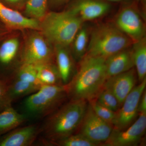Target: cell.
Masks as SVG:
<instances>
[{
	"instance_id": "obj_20",
	"label": "cell",
	"mask_w": 146,
	"mask_h": 146,
	"mask_svg": "<svg viewBox=\"0 0 146 146\" xmlns=\"http://www.w3.org/2000/svg\"><path fill=\"white\" fill-rule=\"evenodd\" d=\"M91 30L86 25H82L76 34L71 44L72 45L71 54L74 60L79 62L87 52L89 45Z\"/></svg>"
},
{
	"instance_id": "obj_32",
	"label": "cell",
	"mask_w": 146,
	"mask_h": 146,
	"mask_svg": "<svg viewBox=\"0 0 146 146\" xmlns=\"http://www.w3.org/2000/svg\"><path fill=\"white\" fill-rule=\"evenodd\" d=\"M141 1L143 2H145V1L146 0H141Z\"/></svg>"
},
{
	"instance_id": "obj_18",
	"label": "cell",
	"mask_w": 146,
	"mask_h": 146,
	"mask_svg": "<svg viewBox=\"0 0 146 146\" xmlns=\"http://www.w3.org/2000/svg\"><path fill=\"white\" fill-rule=\"evenodd\" d=\"M7 84L9 98L12 103L21 98L33 94L41 86L15 77H13Z\"/></svg>"
},
{
	"instance_id": "obj_31",
	"label": "cell",
	"mask_w": 146,
	"mask_h": 146,
	"mask_svg": "<svg viewBox=\"0 0 146 146\" xmlns=\"http://www.w3.org/2000/svg\"><path fill=\"white\" fill-rule=\"evenodd\" d=\"M106 1L115 2H122L123 1H125V0H104Z\"/></svg>"
},
{
	"instance_id": "obj_33",
	"label": "cell",
	"mask_w": 146,
	"mask_h": 146,
	"mask_svg": "<svg viewBox=\"0 0 146 146\" xmlns=\"http://www.w3.org/2000/svg\"><path fill=\"white\" fill-rule=\"evenodd\" d=\"M1 31H0V36H1Z\"/></svg>"
},
{
	"instance_id": "obj_12",
	"label": "cell",
	"mask_w": 146,
	"mask_h": 146,
	"mask_svg": "<svg viewBox=\"0 0 146 146\" xmlns=\"http://www.w3.org/2000/svg\"><path fill=\"white\" fill-rule=\"evenodd\" d=\"M110 9V5L104 0H76L69 10L84 23L105 16Z\"/></svg>"
},
{
	"instance_id": "obj_30",
	"label": "cell",
	"mask_w": 146,
	"mask_h": 146,
	"mask_svg": "<svg viewBox=\"0 0 146 146\" xmlns=\"http://www.w3.org/2000/svg\"><path fill=\"white\" fill-rule=\"evenodd\" d=\"M70 0H50L51 2L56 5H62L68 2Z\"/></svg>"
},
{
	"instance_id": "obj_24",
	"label": "cell",
	"mask_w": 146,
	"mask_h": 146,
	"mask_svg": "<svg viewBox=\"0 0 146 146\" xmlns=\"http://www.w3.org/2000/svg\"><path fill=\"white\" fill-rule=\"evenodd\" d=\"M13 77L26 80L39 86H42L37 78L36 65L32 64L23 63Z\"/></svg>"
},
{
	"instance_id": "obj_28",
	"label": "cell",
	"mask_w": 146,
	"mask_h": 146,
	"mask_svg": "<svg viewBox=\"0 0 146 146\" xmlns=\"http://www.w3.org/2000/svg\"><path fill=\"white\" fill-rule=\"evenodd\" d=\"M28 0H1V1L10 8L16 9L24 8Z\"/></svg>"
},
{
	"instance_id": "obj_21",
	"label": "cell",
	"mask_w": 146,
	"mask_h": 146,
	"mask_svg": "<svg viewBox=\"0 0 146 146\" xmlns=\"http://www.w3.org/2000/svg\"><path fill=\"white\" fill-rule=\"evenodd\" d=\"M38 80L42 85H63L56 65L53 63L36 65Z\"/></svg>"
},
{
	"instance_id": "obj_6",
	"label": "cell",
	"mask_w": 146,
	"mask_h": 146,
	"mask_svg": "<svg viewBox=\"0 0 146 146\" xmlns=\"http://www.w3.org/2000/svg\"><path fill=\"white\" fill-rule=\"evenodd\" d=\"M42 33L34 32L28 37L22 54L23 63L35 65L53 63L54 50Z\"/></svg>"
},
{
	"instance_id": "obj_11",
	"label": "cell",
	"mask_w": 146,
	"mask_h": 146,
	"mask_svg": "<svg viewBox=\"0 0 146 146\" xmlns=\"http://www.w3.org/2000/svg\"><path fill=\"white\" fill-rule=\"evenodd\" d=\"M42 126L35 124L18 127L0 137V146H31L42 132Z\"/></svg>"
},
{
	"instance_id": "obj_13",
	"label": "cell",
	"mask_w": 146,
	"mask_h": 146,
	"mask_svg": "<svg viewBox=\"0 0 146 146\" xmlns=\"http://www.w3.org/2000/svg\"><path fill=\"white\" fill-rule=\"evenodd\" d=\"M136 73L134 68L110 77L106 80L103 88L114 94L121 106L127 95L135 86Z\"/></svg>"
},
{
	"instance_id": "obj_14",
	"label": "cell",
	"mask_w": 146,
	"mask_h": 146,
	"mask_svg": "<svg viewBox=\"0 0 146 146\" xmlns=\"http://www.w3.org/2000/svg\"><path fill=\"white\" fill-rule=\"evenodd\" d=\"M0 21L6 27L14 29L39 30L40 22L24 16L18 10L10 8L0 0Z\"/></svg>"
},
{
	"instance_id": "obj_15",
	"label": "cell",
	"mask_w": 146,
	"mask_h": 146,
	"mask_svg": "<svg viewBox=\"0 0 146 146\" xmlns=\"http://www.w3.org/2000/svg\"><path fill=\"white\" fill-rule=\"evenodd\" d=\"M131 47L121 50L105 59L107 78L134 68Z\"/></svg>"
},
{
	"instance_id": "obj_17",
	"label": "cell",
	"mask_w": 146,
	"mask_h": 146,
	"mask_svg": "<svg viewBox=\"0 0 146 146\" xmlns=\"http://www.w3.org/2000/svg\"><path fill=\"white\" fill-rule=\"evenodd\" d=\"M23 113L17 112L12 106L0 112V137L21 126L28 120Z\"/></svg>"
},
{
	"instance_id": "obj_10",
	"label": "cell",
	"mask_w": 146,
	"mask_h": 146,
	"mask_svg": "<svg viewBox=\"0 0 146 146\" xmlns=\"http://www.w3.org/2000/svg\"><path fill=\"white\" fill-rule=\"evenodd\" d=\"M136 121L123 130L113 129L104 146H135L141 143L146 129V114H140Z\"/></svg>"
},
{
	"instance_id": "obj_25",
	"label": "cell",
	"mask_w": 146,
	"mask_h": 146,
	"mask_svg": "<svg viewBox=\"0 0 146 146\" xmlns=\"http://www.w3.org/2000/svg\"><path fill=\"white\" fill-rule=\"evenodd\" d=\"M95 99L100 104L114 112H116L121 106L115 95L104 88L100 91Z\"/></svg>"
},
{
	"instance_id": "obj_8",
	"label": "cell",
	"mask_w": 146,
	"mask_h": 146,
	"mask_svg": "<svg viewBox=\"0 0 146 146\" xmlns=\"http://www.w3.org/2000/svg\"><path fill=\"white\" fill-rule=\"evenodd\" d=\"M114 25L133 43L145 37L146 27L140 12L135 6H126L116 16Z\"/></svg>"
},
{
	"instance_id": "obj_19",
	"label": "cell",
	"mask_w": 146,
	"mask_h": 146,
	"mask_svg": "<svg viewBox=\"0 0 146 146\" xmlns=\"http://www.w3.org/2000/svg\"><path fill=\"white\" fill-rule=\"evenodd\" d=\"M134 67L139 83L146 78V39L144 37L131 47Z\"/></svg>"
},
{
	"instance_id": "obj_1",
	"label": "cell",
	"mask_w": 146,
	"mask_h": 146,
	"mask_svg": "<svg viewBox=\"0 0 146 146\" xmlns=\"http://www.w3.org/2000/svg\"><path fill=\"white\" fill-rule=\"evenodd\" d=\"M71 81L65 86L70 100L95 98L107 79L105 59L85 55Z\"/></svg>"
},
{
	"instance_id": "obj_29",
	"label": "cell",
	"mask_w": 146,
	"mask_h": 146,
	"mask_svg": "<svg viewBox=\"0 0 146 146\" xmlns=\"http://www.w3.org/2000/svg\"><path fill=\"white\" fill-rule=\"evenodd\" d=\"M139 114H146V92L144 91L139 102L138 106Z\"/></svg>"
},
{
	"instance_id": "obj_26",
	"label": "cell",
	"mask_w": 146,
	"mask_h": 146,
	"mask_svg": "<svg viewBox=\"0 0 146 146\" xmlns=\"http://www.w3.org/2000/svg\"><path fill=\"white\" fill-rule=\"evenodd\" d=\"M88 102L94 112L99 117L112 125V122L115 117V112L100 104L95 98Z\"/></svg>"
},
{
	"instance_id": "obj_4",
	"label": "cell",
	"mask_w": 146,
	"mask_h": 146,
	"mask_svg": "<svg viewBox=\"0 0 146 146\" xmlns=\"http://www.w3.org/2000/svg\"><path fill=\"white\" fill-rule=\"evenodd\" d=\"M133 44L114 24H100L91 30L86 54L106 59Z\"/></svg>"
},
{
	"instance_id": "obj_23",
	"label": "cell",
	"mask_w": 146,
	"mask_h": 146,
	"mask_svg": "<svg viewBox=\"0 0 146 146\" xmlns=\"http://www.w3.org/2000/svg\"><path fill=\"white\" fill-rule=\"evenodd\" d=\"M97 146V145L89 140L80 133H76L66 138L52 142L50 146Z\"/></svg>"
},
{
	"instance_id": "obj_7",
	"label": "cell",
	"mask_w": 146,
	"mask_h": 146,
	"mask_svg": "<svg viewBox=\"0 0 146 146\" xmlns=\"http://www.w3.org/2000/svg\"><path fill=\"white\" fill-rule=\"evenodd\" d=\"M146 78L135 86L125 98L121 107L115 112L112 122L113 128L123 130L131 125L138 117V106L145 90Z\"/></svg>"
},
{
	"instance_id": "obj_22",
	"label": "cell",
	"mask_w": 146,
	"mask_h": 146,
	"mask_svg": "<svg viewBox=\"0 0 146 146\" xmlns=\"http://www.w3.org/2000/svg\"><path fill=\"white\" fill-rule=\"evenodd\" d=\"M49 0H28L24 7L27 17L41 21L46 14Z\"/></svg>"
},
{
	"instance_id": "obj_3",
	"label": "cell",
	"mask_w": 146,
	"mask_h": 146,
	"mask_svg": "<svg viewBox=\"0 0 146 146\" xmlns=\"http://www.w3.org/2000/svg\"><path fill=\"white\" fill-rule=\"evenodd\" d=\"M84 23L68 10L46 13L40 22L39 30L47 40L56 46L68 47Z\"/></svg>"
},
{
	"instance_id": "obj_16",
	"label": "cell",
	"mask_w": 146,
	"mask_h": 146,
	"mask_svg": "<svg viewBox=\"0 0 146 146\" xmlns=\"http://www.w3.org/2000/svg\"><path fill=\"white\" fill-rule=\"evenodd\" d=\"M54 58L56 67L60 74L63 86L70 83L76 72H74V60L68 47L56 46Z\"/></svg>"
},
{
	"instance_id": "obj_2",
	"label": "cell",
	"mask_w": 146,
	"mask_h": 146,
	"mask_svg": "<svg viewBox=\"0 0 146 146\" xmlns=\"http://www.w3.org/2000/svg\"><path fill=\"white\" fill-rule=\"evenodd\" d=\"M87 102L70 100L47 117L42 126L46 145L76 133L88 107Z\"/></svg>"
},
{
	"instance_id": "obj_27",
	"label": "cell",
	"mask_w": 146,
	"mask_h": 146,
	"mask_svg": "<svg viewBox=\"0 0 146 146\" xmlns=\"http://www.w3.org/2000/svg\"><path fill=\"white\" fill-rule=\"evenodd\" d=\"M12 103L9 98L8 84L5 82L0 80V112L11 106Z\"/></svg>"
},
{
	"instance_id": "obj_9",
	"label": "cell",
	"mask_w": 146,
	"mask_h": 146,
	"mask_svg": "<svg viewBox=\"0 0 146 146\" xmlns=\"http://www.w3.org/2000/svg\"><path fill=\"white\" fill-rule=\"evenodd\" d=\"M113 129V125L99 117L89 104L78 132L97 145L102 146L109 138Z\"/></svg>"
},
{
	"instance_id": "obj_5",
	"label": "cell",
	"mask_w": 146,
	"mask_h": 146,
	"mask_svg": "<svg viewBox=\"0 0 146 146\" xmlns=\"http://www.w3.org/2000/svg\"><path fill=\"white\" fill-rule=\"evenodd\" d=\"M67 98L66 88L63 85H42L24 101L23 113L28 119L46 117L64 104Z\"/></svg>"
}]
</instances>
